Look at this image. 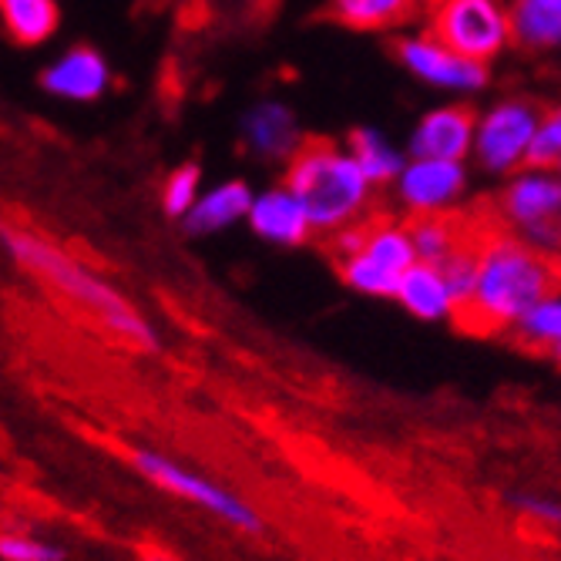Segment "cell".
Segmentation results:
<instances>
[{"instance_id": "obj_1", "label": "cell", "mask_w": 561, "mask_h": 561, "mask_svg": "<svg viewBox=\"0 0 561 561\" xmlns=\"http://www.w3.org/2000/svg\"><path fill=\"white\" fill-rule=\"evenodd\" d=\"M561 289V260L551 249L504 229L484 202L478 236V276L468 302L457 306L454 323L471 333H507L538 299Z\"/></svg>"}, {"instance_id": "obj_2", "label": "cell", "mask_w": 561, "mask_h": 561, "mask_svg": "<svg viewBox=\"0 0 561 561\" xmlns=\"http://www.w3.org/2000/svg\"><path fill=\"white\" fill-rule=\"evenodd\" d=\"M0 242H4L8 256L31 276L37 279L47 293L61 296L71 310H78L84 320L101 327L108 336L151 353L159 346V336L145 320L138 306L105 276L88 270L71 252H65L58 242L47 236L27 229V226H0Z\"/></svg>"}, {"instance_id": "obj_3", "label": "cell", "mask_w": 561, "mask_h": 561, "mask_svg": "<svg viewBox=\"0 0 561 561\" xmlns=\"http://www.w3.org/2000/svg\"><path fill=\"white\" fill-rule=\"evenodd\" d=\"M283 182L302 202L317 236L327 239L364 222L377 202V185L353 159V151L330 138H302L286 162Z\"/></svg>"}, {"instance_id": "obj_4", "label": "cell", "mask_w": 561, "mask_h": 561, "mask_svg": "<svg viewBox=\"0 0 561 561\" xmlns=\"http://www.w3.org/2000/svg\"><path fill=\"white\" fill-rule=\"evenodd\" d=\"M327 242L340 279L374 299H393L403 273L417 263L411 226L393 216H367Z\"/></svg>"}, {"instance_id": "obj_5", "label": "cell", "mask_w": 561, "mask_h": 561, "mask_svg": "<svg viewBox=\"0 0 561 561\" xmlns=\"http://www.w3.org/2000/svg\"><path fill=\"white\" fill-rule=\"evenodd\" d=\"M488 209L504 229L554 252L561 226V175L554 169L525 165L504 179V185L488 198Z\"/></svg>"}, {"instance_id": "obj_6", "label": "cell", "mask_w": 561, "mask_h": 561, "mask_svg": "<svg viewBox=\"0 0 561 561\" xmlns=\"http://www.w3.org/2000/svg\"><path fill=\"white\" fill-rule=\"evenodd\" d=\"M541 105L525 94H507L478 115L471 159L488 175H515L528 165L535 131L541 122Z\"/></svg>"}, {"instance_id": "obj_7", "label": "cell", "mask_w": 561, "mask_h": 561, "mask_svg": "<svg viewBox=\"0 0 561 561\" xmlns=\"http://www.w3.org/2000/svg\"><path fill=\"white\" fill-rule=\"evenodd\" d=\"M427 31L481 65H494L512 47L507 0H434Z\"/></svg>"}, {"instance_id": "obj_8", "label": "cell", "mask_w": 561, "mask_h": 561, "mask_svg": "<svg viewBox=\"0 0 561 561\" xmlns=\"http://www.w3.org/2000/svg\"><path fill=\"white\" fill-rule=\"evenodd\" d=\"M131 465L138 474H145L151 484H159L162 491L175 494V497H185L198 507H206L209 515L222 518L226 525L245 531V535H263V518L260 512L252 507L249 501H242L239 494L226 491L222 484L202 478L188 468H182L172 457L159 454V450H145V447H135L131 450Z\"/></svg>"}, {"instance_id": "obj_9", "label": "cell", "mask_w": 561, "mask_h": 561, "mask_svg": "<svg viewBox=\"0 0 561 561\" xmlns=\"http://www.w3.org/2000/svg\"><path fill=\"white\" fill-rule=\"evenodd\" d=\"M393 55L421 84H431V88H440L450 94H474V91L488 88V81H491L488 65L457 55L454 47H447L431 31L400 34L393 41Z\"/></svg>"}, {"instance_id": "obj_10", "label": "cell", "mask_w": 561, "mask_h": 561, "mask_svg": "<svg viewBox=\"0 0 561 561\" xmlns=\"http://www.w3.org/2000/svg\"><path fill=\"white\" fill-rule=\"evenodd\" d=\"M468 192V165L454 159H407L393 182V198L403 216L450 213Z\"/></svg>"}, {"instance_id": "obj_11", "label": "cell", "mask_w": 561, "mask_h": 561, "mask_svg": "<svg viewBox=\"0 0 561 561\" xmlns=\"http://www.w3.org/2000/svg\"><path fill=\"white\" fill-rule=\"evenodd\" d=\"M474 131H478V112L471 105H465V101L440 105L414 125L407 151H411V159L468 162L474 151Z\"/></svg>"}, {"instance_id": "obj_12", "label": "cell", "mask_w": 561, "mask_h": 561, "mask_svg": "<svg viewBox=\"0 0 561 561\" xmlns=\"http://www.w3.org/2000/svg\"><path fill=\"white\" fill-rule=\"evenodd\" d=\"M41 84L47 94H55L61 101H78V105H88V101H98L112 88V68L105 61V55L88 44H75L65 55L47 65L41 75Z\"/></svg>"}, {"instance_id": "obj_13", "label": "cell", "mask_w": 561, "mask_h": 561, "mask_svg": "<svg viewBox=\"0 0 561 561\" xmlns=\"http://www.w3.org/2000/svg\"><path fill=\"white\" fill-rule=\"evenodd\" d=\"M245 222L260 239H266L273 245H306L317 236L310 216L302 209V202L296 198V192L286 182L270 192L252 195Z\"/></svg>"}, {"instance_id": "obj_14", "label": "cell", "mask_w": 561, "mask_h": 561, "mask_svg": "<svg viewBox=\"0 0 561 561\" xmlns=\"http://www.w3.org/2000/svg\"><path fill=\"white\" fill-rule=\"evenodd\" d=\"M242 145L256 159L286 165L293 151L302 145V131L293 108L283 105V101H260L256 108H249V115L242 118Z\"/></svg>"}, {"instance_id": "obj_15", "label": "cell", "mask_w": 561, "mask_h": 561, "mask_svg": "<svg viewBox=\"0 0 561 561\" xmlns=\"http://www.w3.org/2000/svg\"><path fill=\"white\" fill-rule=\"evenodd\" d=\"M393 299L403 306L407 313L424 320V323L454 320V313H457V296H454L444 270L437 263H424V260H417L411 270L403 273Z\"/></svg>"}, {"instance_id": "obj_16", "label": "cell", "mask_w": 561, "mask_h": 561, "mask_svg": "<svg viewBox=\"0 0 561 561\" xmlns=\"http://www.w3.org/2000/svg\"><path fill=\"white\" fill-rule=\"evenodd\" d=\"M252 206V188L242 179L219 182L209 192H202L195 206L182 216L188 236H216L236 222H245Z\"/></svg>"}, {"instance_id": "obj_17", "label": "cell", "mask_w": 561, "mask_h": 561, "mask_svg": "<svg viewBox=\"0 0 561 561\" xmlns=\"http://www.w3.org/2000/svg\"><path fill=\"white\" fill-rule=\"evenodd\" d=\"M512 47L522 55L561 50V0H507Z\"/></svg>"}, {"instance_id": "obj_18", "label": "cell", "mask_w": 561, "mask_h": 561, "mask_svg": "<svg viewBox=\"0 0 561 561\" xmlns=\"http://www.w3.org/2000/svg\"><path fill=\"white\" fill-rule=\"evenodd\" d=\"M427 0H330L327 18L350 31H397L411 24Z\"/></svg>"}, {"instance_id": "obj_19", "label": "cell", "mask_w": 561, "mask_h": 561, "mask_svg": "<svg viewBox=\"0 0 561 561\" xmlns=\"http://www.w3.org/2000/svg\"><path fill=\"white\" fill-rule=\"evenodd\" d=\"M411 226L417 260L444 263L450 252L474 232V209L471 213H431V216H407Z\"/></svg>"}, {"instance_id": "obj_20", "label": "cell", "mask_w": 561, "mask_h": 561, "mask_svg": "<svg viewBox=\"0 0 561 561\" xmlns=\"http://www.w3.org/2000/svg\"><path fill=\"white\" fill-rule=\"evenodd\" d=\"M0 24L21 47H37L61 24L58 0H0Z\"/></svg>"}, {"instance_id": "obj_21", "label": "cell", "mask_w": 561, "mask_h": 561, "mask_svg": "<svg viewBox=\"0 0 561 561\" xmlns=\"http://www.w3.org/2000/svg\"><path fill=\"white\" fill-rule=\"evenodd\" d=\"M518 346L531 350V353H554V346L561 343V289L548 293L545 299H538L525 317H518V323L507 330Z\"/></svg>"}, {"instance_id": "obj_22", "label": "cell", "mask_w": 561, "mask_h": 561, "mask_svg": "<svg viewBox=\"0 0 561 561\" xmlns=\"http://www.w3.org/2000/svg\"><path fill=\"white\" fill-rule=\"evenodd\" d=\"M346 148L353 151V159L360 162V169L370 175V182L380 188V185H393L397 175L403 172L407 159H403V151L393 148L387 141V135L374 131V128H356L350 131L346 138Z\"/></svg>"}, {"instance_id": "obj_23", "label": "cell", "mask_w": 561, "mask_h": 561, "mask_svg": "<svg viewBox=\"0 0 561 561\" xmlns=\"http://www.w3.org/2000/svg\"><path fill=\"white\" fill-rule=\"evenodd\" d=\"M202 195V169L198 165H179L165 185H162V209L169 219H182Z\"/></svg>"}, {"instance_id": "obj_24", "label": "cell", "mask_w": 561, "mask_h": 561, "mask_svg": "<svg viewBox=\"0 0 561 561\" xmlns=\"http://www.w3.org/2000/svg\"><path fill=\"white\" fill-rule=\"evenodd\" d=\"M558 159H561V101H554V105H548L541 112V122H538V131H535V145H531L528 165L554 169Z\"/></svg>"}, {"instance_id": "obj_25", "label": "cell", "mask_w": 561, "mask_h": 561, "mask_svg": "<svg viewBox=\"0 0 561 561\" xmlns=\"http://www.w3.org/2000/svg\"><path fill=\"white\" fill-rule=\"evenodd\" d=\"M0 561H65V548L31 535H0Z\"/></svg>"}, {"instance_id": "obj_26", "label": "cell", "mask_w": 561, "mask_h": 561, "mask_svg": "<svg viewBox=\"0 0 561 561\" xmlns=\"http://www.w3.org/2000/svg\"><path fill=\"white\" fill-rule=\"evenodd\" d=\"M512 504L518 507V512H525L528 518H535V522L561 528V501H551V497H541V494H515Z\"/></svg>"}, {"instance_id": "obj_27", "label": "cell", "mask_w": 561, "mask_h": 561, "mask_svg": "<svg viewBox=\"0 0 561 561\" xmlns=\"http://www.w3.org/2000/svg\"><path fill=\"white\" fill-rule=\"evenodd\" d=\"M551 360H554V364H558V367H561V343H558V346H554V353H551Z\"/></svg>"}, {"instance_id": "obj_28", "label": "cell", "mask_w": 561, "mask_h": 561, "mask_svg": "<svg viewBox=\"0 0 561 561\" xmlns=\"http://www.w3.org/2000/svg\"><path fill=\"white\" fill-rule=\"evenodd\" d=\"M554 252H558V260H561V226H558V249Z\"/></svg>"}, {"instance_id": "obj_29", "label": "cell", "mask_w": 561, "mask_h": 561, "mask_svg": "<svg viewBox=\"0 0 561 561\" xmlns=\"http://www.w3.org/2000/svg\"><path fill=\"white\" fill-rule=\"evenodd\" d=\"M554 172H558V175H561V159H558V165H554Z\"/></svg>"}, {"instance_id": "obj_30", "label": "cell", "mask_w": 561, "mask_h": 561, "mask_svg": "<svg viewBox=\"0 0 561 561\" xmlns=\"http://www.w3.org/2000/svg\"><path fill=\"white\" fill-rule=\"evenodd\" d=\"M427 4H434V0H427Z\"/></svg>"}]
</instances>
